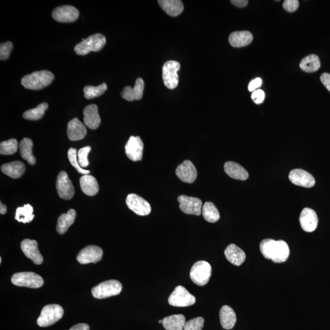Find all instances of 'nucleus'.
Instances as JSON below:
<instances>
[{
  "mask_svg": "<svg viewBox=\"0 0 330 330\" xmlns=\"http://www.w3.org/2000/svg\"><path fill=\"white\" fill-rule=\"evenodd\" d=\"M144 144L139 137L132 136L125 146V152L130 160L134 161L142 160Z\"/></svg>",
  "mask_w": 330,
  "mask_h": 330,
  "instance_id": "obj_15",
  "label": "nucleus"
},
{
  "mask_svg": "<svg viewBox=\"0 0 330 330\" xmlns=\"http://www.w3.org/2000/svg\"><path fill=\"white\" fill-rule=\"evenodd\" d=\"M18 143L16 139H10L3 141L0 144V154L2 155H13L17 151Z\"/></svg>",
  "mask_w": 330,
  "mask_h": 330,
  "instance_id": "obj_38",
  "label": "nucleus"
},
{
  "mask_svg": "<svg viewBox=\"0 0 330 330\" xmlns=\"http://www.w3.org/2000/svg\"><path fill=\"white\" fill-rule=\"evenodd\" d=\"M299 220L302 228L307 232L314 231L319 222L316 212L310 208L303 209L300 214Z\"/></svg>",
  "mask_w": 330,
  "mask_h": 330,
  "instance_id": "obj_18",
  "label": "nucleus"
},
{
  "mask_svg": "<svg viewBox=\"0 0 330 330\" xmlns=\"http://www.w3.org/2000/svg\"><path fill=\"white\" fill-rule=\"evenodd\" d=\"M106 44L104 35L97 33L91 35L87 39L82 40L76 45L74 51L78 55H86L91 52L101 51Z\"/></svg>",
  "mask_w": 330,
  "mask_h": 330,
  "instance_id": "obj_3",
  "label": "nucleus"
},
{
  "mask_svg": "<svg viewBox=\"0 0 330 330\" xmlns=\"http://www.w3.org/2000/svg\"><path fill=\"white\" fill-rule=\"evenodd\" d=\"M262 84V79L261 78H256L250 81L247 88H249V90L251 91V92H254L258 88L261 87Z\"/></svg>",
  "mask_w": 330,
  "mask_h": 330,
  "instance_id": "obj_45",
  "label": "nucleus"
},
{
  "mask_svg": "<svg viewBox=\"0 0 330 330\" xmlns=\"http://www.w3.org/2000/svg\"><path fill=\"white\" fill-rule=\"evenodd\" d=\"M220 319L221 325L224 329L229 330L234 328L237 321L235 312L229 306H223L220 309Z\"/></svg>",
  "mask_w": 330,
  "mask_h": 330,
  "instance_id": "obj_24",
  "label": "nucleus"
},
{
  "mask_svg": "<svg viewBox=\"0 0 330 330\" xmlns=\"http://www.w3.org/2000/svg\"><path fill=\"white\" fill-rule=\"evenodd\" d=\"M202 214L204 219L209 223H216L220 220L219 210L214 203L206 202L202 208Z\"/></svg>",
  "mask_w": 330,
  "mask_h": 330,
  "instance_id": "obj_34",
  "label": "nucleus"
},
{
  "mask_svg": "<svg viewBox=\"0 0 330 330\" xmlns=\"http://www.w3.org/2000/svg\"><path fill=\"white\" fill-rule=\"evenodd\" d=\"M11 281L17 286L37 288L42 287L44 279L34 272H19L12 276Z\"/></svg>",
  "mask_w": 330,
  "mask_h": 330,
  "instance_id": "obj_7",
  "label": "nucleus"
},
{
  "mask_svg": "<svg viewBox=\"0 0 330 330\" xmlns=\"http://www.w3.org/2000/svg\"><path fill=\"white\" fill-rule=\"evenodd\" d=\"M321 66L319 57L316 55L307 56L300 62V67L303 71L311 73L317 71Z\"/></svg>",
  "mask_w": 330,
  "mask_h": 330,
  "instance_id": "obj_33",
  "label": "nucleus"
},
{
  "mask_svg": "<svg viewBox=\"0 0 330 330\" xmlns=\"http://www.w3.org/2000/svg\"><path fill=\"white\" fill-rule=\"evenodd\" d=\"M103 253L101 247L95 245L88 246L79 252L76 260L81 264L97 263L102 260Z\"/></svg>",
  "mask_w": 330,
  "mask_h": 330,
  "instance_id": "obj_14",
  "label": "nucleus"
},
{
  "mask_svg": "<svg viewBox=\"0 0 330 330\" xmlns=\"http://www.w3.org/2000/svg\"><path fill=\"white\" fill-rule=\"evenodd\" d=\"M1 170L10 178L13 179H18L21 178L25 172V166L24 163L20 161H14L3 164L1 167Z\"/></svg>",
  "mask_w": 330,
  "mask_h": 330,
  "instance_id": "obj_26",
  "label": "nucleus"
},
{
  "mask_svg": "<svg viewBox=\"0 0 330 330\" xmlns=\"http://www.w3.org/2000/svg\"><path fill=\"white\" fill-rule=\"evenodd\" d=\"M68 158L70 163L77 171L79 173L84 175H88L90 173V171L85 170L79 164L77 159V153L76 150L74 148H70L68 151Z\"/></svg>",
  "mask_w": 330,
  "mask_h": 330,
  "instance_id": "obj_39",
  "label": "nucleus"
},
{
  "mask_svg": "<svg viewBox=\"0 0 330 330\" xmlns=\"http://www.w3.org/2000/svg\"><path fill=\"white\" fill-rule=\"evenodd\" d=\"M79 11L70 5L61 6L52 12V17L58 22L69 23L75 22L79 17Z\"/></svg>",
  "mask_w": 330,
  "mask_h": 330,
  "instance_id": "obj_13",
  "label": "nucleus"
},
{
  "mask_svg": "<svg viewBox=\"0 0 330 330\" xmlns=\"http://www.w3.org/2000/svg\"><path fill=\"white\" fill-rule=\"evenodd\" d=\"M126 204L130 210L138 216H148L151 212V206L149 203L136 194H129L127 197Z\"/></svg>",
  "mask_w": 330,
  "mask_h": 330,
  "instance_id": "obj_10",
  "label": "nucleus"
},
{
  "mask_svg": "<svg viewBox=\"0 0 330 330\" xmlns=\"http://www.w3.org/2000/svg\"><path fill=\"white\" fill-rule=\"evenodd\" d=\"M176 174L179 179L188 184L193 183L197 176L196 168L190 160H185L180 164L177 168Z\"/></svg>",
  "mask_w": 330,
  "mask_h": 330,
  "instance_id": "obj_17",
  "label": "nucleus"
},
{
  "mask_svg": "<svg viewBox=\"0 0 330 330\" xmlns=\"http://www.w3.org/2000/svg\"><path fill=\"white\" fill-rule=\"evenodd\" d=\"M212 275V267L207 261H199L191 267L190 276L194 284L204 286L208 283Z\"/></svg>",
  "mask_w": 330,
  "mask_h": 330,
  "instance_id": "obj_6",
  "label": "nucleus"
},
{
  "mask_svg": "<svg viewBox=\"0 0 330 330\" xmlns=\"http://www.w3.org/2000/svg\"><path fill=\"white\" fill-rule=\"evenodd\" d=\"M34 217L33 208L30 204H27L17 209L15 219L19 222L27 223L32 222Z\"/></svg>",
  "mask_w": 330,
  "mask_h": 330,
  "instance_id": "obj_35",
  "label": "nucleus"
},
{
  "mask_svg": "<svg viewBox=\"0 0 330 330\" xmlns=\"http://www.w3.org/2000/svg\"><path fill=\"white\" fill-rule=\"evenodd\" d=\"M180 68L181 64L176 61H169L164 64L162 69L163 80L165 86L169 89L174 90L178 86V72Z\"/></svg>",
  "mask_w": 330,
  "mask_h": 330,
  "instance_id": "obj_9",
  "label": "nucleus"
},
{
  "mask_svg": "<svg viewBox=\"0 0 330 330\" xmlns=\"http://www.w3.org/2000/svg\"><path fill=\"white\" fill-rule=\"evenodd\" d=\"M2 258H0V263H2Z\"/></svg>",
  "mask_w": 330,
  "mask_h": 330,
  "instance_id": "obj_51",
  "label": "nucleus"
},
{
  "mask_svg": "<svg viewBox=\"0 0 330 330\" xmlns=\"http://www.w3.org/2000/svg\"><path fill=\"white\" fill-rule=\"evenodd\" d=\"M204 325V318L196 317L185 323L184 330H202Z\"/></svg>",
  "mask_w": 330,
  "mask_h": 330,
  "instance_id": "obj_40",
  "label": "nucleus"
},
{
  "mask_svg": "<svg viewBox=\"0 0 330 330\" xmlns=\"http://www.w3.org/2000/svg\"><path fill=\"white\" fill-rule=\"evenodd\" d=\"M252 99L256 104H261L263 103L265 99V93L264 91L258 90L253 92Z\"/></svg>",
  "mask_w": 330,
  "mask_h": 330,
  "instance_id": "obj_44",
  "label": "nucleus"
},
{
  "mask_svg": "<svg viewBox=\"0 0 330 330\" xmlns=\"http://www.w3.org/2000/svg\"><path fill=\"white\" fill-rule=\"evenodd\" d=\"M54 78V73L49 70H43L23 76L21 79V84L26 89L39 90L48 87Z\"/></svg>",
  "mask_w": 330,
  "mask_h": 330,
  "instance_id": "obj_2",
  "label": "nucleus"
},
{
  "mask_svg": "<svg viewBox=\"0 0 330 330\" xmlns=\"http://www.w3.org/2000/svg\"><path fill=\"white\" fill-rule=\"evenodd\" d=\"M76 216V211L72 209H70L67 214L61 215L58 218L57 225L58 233L60 234L66 233L69 227L74 223Z\"/></svg>",
  "mask_w": 330,
  "mask_h": 330,
  "instance_id": "obj_30",
  "label": "nucleus"
},
{
  "mask_svg": "<svg viewBox=\"0 0 330 330\" xmlns=\"http://www.w3.org/2000/svg\"><path fill=\"white\" fill-rule=\"evenodd\" d=\"M107 90V85L104 84L97 87L86 86L84 88V96L87 99H93L102 95Z\"/></svg>",
  "mask_w": 330,
  "mask_h": 330,
  "instance_id": "obj_37",
  "label": "nucleus"
},
{
  "mask_svg": "<svg viewBox=\"0 0 330 330\" xmlns=\"http://www.w3.org/2000/svg\"><path fill=\"white\" fill-rule=\"evenodd\" d=\"M159 323H162V320H160L158 321Z\"/></svg>",
  "mask_w": 330,
  "mask_h": 330,
  "instance_id": "obj_50",
  "label": "nucleus"
},
{
  "mask_svg": "<svg viewBox=\"0 0 330 330\" xmlns=\"http://www.w3.org/2000/svg\"><path fill=\"white\" fill-rule=\"evenodd\" d=\"M79 184L82 192L88 196H93L99 192L98 182L93 176H82L79 179Z\"/></svg>",
  "mask_w": 330,
  "mask_h": 330,
  "instance_id": "obj_28",
  "label": "nucleus"
},
{
  "mask_svg": "<svg viewBox=\"0 0 330 330\" xmlns=\"http://www.w3.org/2000/svg\"><path fill=\"white\" fill-rule=\"evenodd\" d=\"M299 7V2L298 0H285L282 5L284 10L290 13H293L297 11Z\"/></svg>",
  "mask_w": 330,
  "mask_h": 330,
  "instance_id": "obj_43",
  "label": "nucleus"
},
{
  "mask_svg": "<svg viewBox=\"0 0 330 330\" xmlns=\"http://www.w3.org/2000/svg\"><path fill=\"white\" fill-rule=\"evenodd\" d=\"M262 255L275 263H282L287 260L290 254V247L283 240H275L267 238L260 243Z\"/></svg>",
  "mask_w": 330,
  "mask_h": 330,
  "instance_id": "obj_1",
  "label": "nucleus"
},
{
  "mask_svg": "<svg viewBox=\"0 0 330 330\" xmlns=\"http://www.w3.org/2000/svg\"><path fill=\"white\" fill-rule=\"evenodd\" d=\"M21 249L24 255L34 262L35 264L43 263L44 259L38 249V244L36 240L25 239L22 241Z\"/></svg>",
  "mask_w": 330,
  "mask_h": 330,
  "instance_id": "obj_19",
  "label": "nucleus"
},
{
  "mask_svg": "<svg viewBox=\"0 0 330 330\" xmlns=\"http://www.w3.org/2000/svg\"><path fill=\"white\" fill-rule=\"evenodd\" d=\"M56 187L59 196L61 198L66 200L72 199L75 194L74 187L73 186L68 175L65 172H61L57 177Z\"/></svg>",
  "mask_w": 330,
  "mask_h": 330,
  "instance_id": "obj_12",
  "label": "nucleus"
},
{
  "mask_svg": "<svg viewBox=\"0 0 330 330\" xmlns=\"http://www.w3.org/2000/svg\"><path fill=\"white\" fill-rule=\"evenodd\" d=\"M63 314L64 309L60 305L52 304L44 306L37 320V325L41 327L54 325L61 319Z\"/></svg>",
  "mask_w": 330,
  "mask_h": 330,
  "instance_id": "obj_5",
  "label": "nucleus"
},
{
  "mask_svg": "<svg viewBox=\"0 0 330 330\" xmlns=\"http://www.w3.org/2000/svg\"><path fill=\"white\" fill-rule=\"evenodd\" d=\"M13 49V44L10 41L7 43H1L0 45V60H7L10 57L12 50Z\"/></svg>",
  "mask_w": 330,
  "mask_h": 330,
  "instance_id": "obj_42",
  "label": "nucleus"
},
{
  "mask_svg": "<svg viewBox=\"0 0 330 330\" xmlns=\"http://www.w3.org/2000/svg\"><path fill=\"white\" fill-rule=\"evenodd\" d=\"M32 146L33 143L28 138H23L19 144L20 155L31 165H34L36 162V158L32 154Z\"/></svg>",
  "mask_w": 330,
  "mask_h": 330,
  "instance_id": "obj_32",
  "label": "nucleus"
},
{
  "mask_svg": "<svg viewBox=\"0 0 330 330\" xmlns=\"http://www.w3.org/2000/svg\"><path fill=\"white\" fill-rule=\"evenodd\" d=\"M91 151V147L90 146L82 147L79 150L77 154L78 161L81 168H87L89 165L88 156Z\"/></svg>",
  "mask_w": 330,
  "mask_h": 330,
  "instance_id": "obj_41",
  "label": "nucleus"
},
{
  "mask_svg": "<svg viewBox=\"0 0 330 330\" xmlns=\"http://www.w3.org/2000/svg\"><path fill=\"white\" fill-rule=\"evenodd\" d=\"M84 122L88 128L95 130L101 125V119L99 116L98 107L96 105L87 106L84 110Z\"/></svg>",
  "mask_w": 330,
  "mask_h": 330,
  "instance_id": "obj_21",
  "label": "nucleus"
},
{
  "mask_svg": "<svg viewBox=\"0 0 330 330\" xmlns=\"http://www.w3.org/2000/svg\"><path fill=\"white\" fill-rule=\"evenodd\" d=\"M195 302V297L182 285L177 286L169 298V304L175 307H188Z\"/></svg>",
  "mask_w": 330,
  "mask_h": 330,
  "instance_id": "obj_8",
  "label": "nucleus"
},
{
  "mask_svg": "<svg viewBox=\"0 0 330 330\" xmlns=\"http://www.w3.org/2000/svg\"><path fill=\"white\" fill-rule=\"evenodd\" d=\"M320 81L330 92V74L328 73H323L320 76Z\"/></svg>",
  "mask_w": 330,
  "mask_h": 330,
  "instance_id": "obj_46",
  "label": "nucleus"
},
{
  "mask_svg": "<svg viewBox=\"0 0 330 330\" xmlns=\"http://www.w3.org/2000/svg\"><path fill=\"white\" fill-rule=\"evenodd\" d=\"M7 208L4 204H3L2 202H0V214L2 215H4L7 213Z\"/></svg>",
  "mask_w": 330,
  "mask_h": 330,
  "instance_id": "obj_49",
  "label": "nucleus"
},
{
  "mask_svg": "<svg viewBox=\"0 0 330 330\" xmlns=\"http://www.w3.org/2000/svg\"><path fill=\"white\" fill-rule=\"evenodd\" d=\"M231 2L232 5L238 8L245 7L249 4V1H247V0H232Z\"/></svg>",
  "mask_w": 330,
  "mask_h": 330,
  "instance_id": "obj_47",
  "label": "nucleus"
},
{
  "mask_svg": "<svg viewBox=\"0 0 330 330\" xmlns=\"http://www.w3.org/2000/svg\"><path fill=\"white\" fill-rule=\"evenodd\" d=\"M144 89V82L141 78L137 79L135 87H126L121 93L123 99L128 101H138L142 98Z\"/></svg>",
  "mask_w": 330,
  "mask_h": 330,
  "instance_id": "obj_22",
  "label": "nucleus"
},
{
  "mask_svg": "<svg viewBox=\"0 0 330 330\" xmlns=\"http://www.w3.org/2000/svg\"><path fill=\"white\" fill-rule=\"evenodd\" d=\"M185 323L183 314L172 315L162 319V324L166 330H184Z\"/></svg>",
  "mask_w": 330,
  "mask_h": 330,
  "instance_id": "obj_31",
  "label": "nucleus"
},
{
  "mask_svg": "<svg viewBox=\"0 0 330 330\" xmlns=\"http://www.w3.org/2000/svg\"><path fill=\"white\" fill-rule=\"evenodd\" d=\"M179 208L188 215L199 216L202 214V202L197 197L181 195L178 197Z\"/></svg>",
  "mask_w": 330,
  "mask_h": 330,
  "instance_id": "obj_11",
  "label": "nucleus"
},
{
  "mask_svg": "<svg viewBox=\"0 0 330 330\" xmlns=\"http://www.w3.org/2000/svg\"><path fill=\"white\" fill-rule=\"evenodd\" d=\"M49 107V105L46 102L42 103L37 107L26 111L23 114L25 119L31 120H39L43 117L45 111Z\"/></svg>",
  "mask_w": 330,
  "mask_h": 330,
  "instance_id": "obj_36",
  "label": "nucleus"
},
{
  "mask_svg": "<svg viewBox=\"0 0 330 330\" xmlns=\"http://www.w3.org/2000/svg\"><path fill=\"white\" fill-rule=\"evenodd\" d=\"M159 5L172 17H176L182 13L184 5L181 0H159Z\"/></svg>",
  "mask_w": 330,
  "mask_h": 330,
  "instance_id": "obj_29",
  "label": "nucleus"
},
{
  "mask_svg": "<svg viewBox=\"0 0 330 330\" xmlns=\"http://www.w3.org/2000/svg\"><path fill=\"white\" fill-rule=\"evenodd\" d=\"M122 284L117 280L111 279L101 282L94 287L91 291L94 298L104 299L108 297L117 296L121 293Z\"/></svg>",
  "mask_w": 330,
  "mask_h": 330,
  "instance_id": "obj_4",
  "label": "nucleus"
},
{
  "mask_svg": "<svg viewBox=\"0 0 330 330\" xmlns=\"http://www.w3.org/2000/svg\"><path fill=\"white\" fill-rule=\"evenodd\" d=\"M288 178L293 184L305 188H311L316 184L313 176L301 169L292 170Z\"/></svg>",
  "mask_w": 330,
  "mask_h": 330,
  "instance_id": "obj_16",
  "label": "nucleus"
},
{
  "mask_svg": "<svg viewBox=\"0 0 330 330\" xmlns=\"http://www.w3.org/2000/svg\"><path fill=\"white\" fill-rule=\"evenodd\" d=\"M225 172L229 177L240 181H245L249 177L247 171L240 164L234 161H227L224 166Z\"/></svg>",
  "mask_w": 330,
  "mask_h": 330,
  "instance_id": "obj_25",
  "label": "nucleus"
},
{
  "mask_svg": "<svg viewBox=\"0 0 330 330\" xmlns=\"http://www.w3.org/2000/svg\"><path fill=\"white\" fill-rule=\"evenodd\" d=\"M253 40V34L247 31H235L229 37V42L234 47L246 46L251 44Z\"/></svg>",
  "mask_w": 330,
  "mask_h": 330,
  "instance_id": "obj_27",
  "label": "nucleus"
},
{
  "mask_svg": "<svg viewBox=\"0 0 330 330\" xmlns=\"http://www.w3.org/2000/svg\"><path fill=\"white\" fill-rule=\"evenodd\" d=\"M90 327L87 323H78L72 327L69 330H90Z\"/></svg>",
  "mask_w": 330,
  "mask_h": 330,
  "instance_id": "obj_48",
  "label": "nucleus"
},
{
  "mask_svg": "<svg viewBox=\"0 0 330 330\" xmlns=\"http://www.w3.org/2000/svg\"><path fill=\"white\" fill-rule=\"evenodd\" d=\"M225 255L227 260L234 266H240L246 259L245 253L235 244H231L226 247Z\"/></svg>",
  "mask_w": 330,
  "mask_h": 330,
  "instance_id": "obj_23",
  "label": "nucleus"
},
{
  "mask_svg": "<svg viewBox=\"0 0 330 330\" xmlns=\"http://www.w3.org/2000/svg\"><path fill=\"white\" fill-rule=\"evenodd\" d=\"M67 136L71 141H78L84 139L86 136V127L78 118L70 120L67 125Z\"/></svg>",
  "mask_w": 330,
  "mask_h": 330,
  "instance_id": "obj_20",
  "label": "nucleus"
}]
</instances>
